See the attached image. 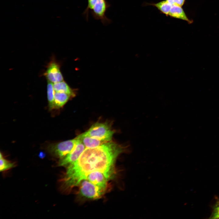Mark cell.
I'll return each mask as SVG.
<instances>
[{
    "label": "cell",
    "mask_w": 219,
    "mask_h": 219,
    "mask_svg": "<svg viewBox=\"0 0 219 219\" xmlns=\"http://www.w3.org/2000/svg\"><path fill=\"white\" fill-rule=\"evenodd\" d=\"M123 148L114 142H106L96 147L85 148L78 160L67 167L62 180L65 188L79 185L88 175L95 171L103 172L110 179L115 175L114 164Z\"/></svg>",
    "instance_id": "obj_1"
},
{
    "label": "cell",
    "mask_w": 219,
    "mask_h": 219,
    "mask_svg": "<svg viewBox=\"0 0 219 219\" xmlns=\"http://www.w3.org/2000/svg\"><path fill=\"white\" fill-rule=\"evenodd\" d=\"M110 6L107 0H87V6L82 14L88 21L90 12L95 19L99 20L103 25H106L112 22L106 15Z\"/></svg>",
    "instance_id": "obj_2"
},
{
    "label": "cell",
    "mask_w": 219,
    "mask_h": 219,
    "mask_svg": "<svg viewBox=\"0 0 219 219\" xmlns=\"http://www.w3.org/2000/svg\"><path fill=\"white\" fill-rule=\"evenodd\" d=\"M85 133L92 137L107 142L111 141L114 132L107 122H97Z\"/></svg>",
    "instance_id": "obj_3"
},
{
    "label": "cell",
    "mask_w": 219,
    "mask_h": 219,
    "mask_svg": "<svg viewBox=\"0 0 219 219\" xmlns=\"http://www.w3.org/2000/svg\"><path fill=\"white\" fill-rule=\"evenodd\" d=\"M77 140L76 137L72 139L50 144L48 146L47 150L52 156L61 159L72 150Z\"/></svg>",
    "instance_id": "obj_4"
},
{
    "label": "cell",
    "mask_w": 219,
    "mask_h": 219,
    "mask_svg": "<svg viewBox=\"0 0 219 219\" xmlns=\"http://www.w3.org/2000/svg\"><path fill=\"white\" fill-rule=\"evenodd\" d=\"M81 183L80 193L82 196L88 198L93 199L100 198L104 194L106 190L87 180H83Z\"/></svg>",
    "instance_id": "obj_5"
},
{
    "label": "cell",
    "mask_w": 219,
    "mask_h": 219,
    "mask_svg": "<svg viewBox=\"0 0 219 219\" xmlns=\"http://www.w3.org/2000/svg\"><path fill=\"white\" fill-rule=\"evenodd\" d=\"M76 144L72 150L64 157L60 159L59 165L67 167L75 162L85 148L81 140L77 136Z\"/></svg>",
    "instance_id": "obj_6"
},
{
    "label": "cell",
    "mask_w": 219,
    "mask_h": 219,
    "mask_svg": "<svg viewBox=\"0 0 219 219\" xmlns=\"http://www.w3.org/2000/svg\"><path fill=\"white\" fill-rule=\"evenodd\" d=\"M44 75L47 81L54 84L63 81L59 64L54 59L48 64Z\"/></svg>",
    "instance_id": "obj_7"
},
{
    "label": "cell",
    "mask_w": 219,
    "mask_h": 219,
    "mask_svg": "<svg viewBox=\"0 0 219 219\" xmlns=\"http://www.w3.org/2000/svg\"><path fill=\"white\" fill-rule=\"evenodd\" d=\"M100 187L106 189L107 182L109 179L103 172L95 171L89 174L86 179Z\"/></svg>",
    "instance_id": "obj_8"
},
{
    "label": "cell",
    "mask_w": 219,
    "mask_h": 219,
    "mask_svg": "<svg viewBox=\"0 0 219 219\" xmlns=\"http://www.w3.org/2000/svg\"><path fill=\"white\" fill-rule=\"evenodd\" d=\"M168 16L186 21L189 24L193 23V21L188 18L182 7L179 6L172 5Z\"/></svg>",
    "instance_id": "obj_9"
},
{
    "label": "cell",
    "mask_w": 219,
    "mask_h": 219,
    "mask_svg": "<svg viewBox=\"0 0 219 219\" xmlns=\"http://www.w3.org/2000/svg\"><path fill=\"white\" fill-rule=\"evenodd\" d=\"M77 137L81 140L85 147L87 148L96 147L106 142L92 137L86 134L85 132Z\"/></svg>",
    "instance_id": "obj_10"
},
{
    "label": "cell",
    "mask_w": 219,
    "mask_h": 219,
    "mask_svg": "<svg viewBox=\"0 0 219 219\" xmlns=\"http://www.w3.org/2000/svg\"><path fill=\"white\" fill-rule=\"evenodd\" d=\"M71 97L68 94L55 92L54 95V109H58L63 106Z\"/></svg>",
    "instance_id": "obj_11"
},
{
    "label": "cell",
    "mask_w": 219,
    "mask_h": 219,
    "mask_svg": "<svg viewBox=\"0 0 219 219\" xmlns=\"http://www.w3.org/2000/svg\"><path fill=\"white\" fill-rule=\"evenodd\" d=\"M53 86L55 92L66 93L71 97L75 96L73 90L63 81L54 84Z\"/></svg>",
    "instance_id": "obj_12"
},
{
    "label": "cell",
    "mask_w": 219,
    "mask_h": 219,
    "mask_svg": "<svg viewBox=\"0 0 219 219\" xmlns=\"http://www.w3.org/2000/svg\"><path fill=\"white\" fill-rule=\"evenodd\" d=\"M145 5H151L156 7L160 12L167 16L169 14L172 5L167 0L162 1L156 3H146Z\"/></svg>",
    "instance_id": "obj_13"
},
{
    "label": "cell",
    "mask_w": 219,
    "mask_h": 219,
    "mask_svg": "<svg viewBox=\"0 0 219 219\" xmlns=\"http://www.w3.org/2000/svg\"><path fill=\"white\" fill-rule=\"evenodd\" d=\"M53 83L47 81V98L48 107L50 110L54 109V95L55 92Z\"/></svg>",
    "instance_id": "obj_14"
},
{
    "label": "cell",
    "mask_w": 219,
    "mask_h": 219,
    "mask_svg": "<svg viewBox=\"0 0 219 219\" xmlns=\"http://www.w3.org/2000/svg\"><path fill=\"white\" fill-rule=\"evenodd\" d=\"M0 170L1 171L6 170L15 167V163L5 159L3 158L1 153H0Z\"/></svg>",
    "instance_id": "obj_15"
},
{
    "label": "cell",
    "mask_w": 219,
    "mask_h": 219,
    "mask_svg": "<svg viewBox=\"0 0 219 219\" xmlns=\"http://www.w3.org/2000/svg\"><path fill=\"white\" fill-rule=\"evenodd\" d=\"M210 218L219 219V200L216 202L214 205Z\"/></svg>",
    "instance_id": "obj_16"
},
{
    "label": "cell",
    "mask_w": 219,
    "mask_h": 219,
    "mask_svg": "<svg viewBox=\"0 0 219 219\" xmlns=\"http://www.w3.org/2000/svg\"><path fill=\"white\" fill-rule=\"evenodd\" d=\"M172 5H175L182 7L184 4L185 0H167Z\"/></svg>",
    "instance_id": "obj_17"
}]
</instances>
